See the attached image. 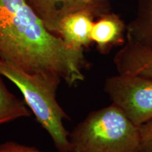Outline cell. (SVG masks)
<instances>
[{"mask_svg": "<svg viewBox=\"0 0 152 152\" xmlns=\"http://www.w3.org/2000/svg\"><path fill=\"white\" fill-rule=\"evenodd\" d=\"M0 59L69 87L84 80L88 66L84 49L70 48L49 31L26 0H0Z\"/></svg>", "mask_w": 152, "mask_h": 152, "instance_id": "obj_1", "label": "cell"}, {"mask_svg": "<svg viewBox=\"0 0 152 152\" xmlns=\"http://www.w3.org/2000/svg\"><path fill=\"white\" fill-rule=\"evenodd\" d=\"M70 152H139L140 127L112 103L90 112L68 134Z\"/></svg>", "mask_w": 152, "mask_h": 152, "instance_id": "obj_2", "label": "cell"}, {"mask_svg": "<svg viewBox=\"0 0 152 152\" xmlns=\"http://www.w3.org/2000/svg\"><path fill=\"white\" fill-rule=\"evenodd\" d=\"M0 74L20 91L25 102L58 152H70L69 132L64 124L68 117L56 99V91L62 80L56 76L28 73L1 59Z\"/></svg>", "mask_w": 152, "mask_h": 152, "instance_id": "obj_3", "label": "cell"}, {"mask_svg": "<svg viewBox=\"0 0 152 152\" xmlns=\"http://www.w3.org/2000/svg\"><path fill=\"white\" fill-rule=\"evenodd\" d=\"M104 90L137 126L152 119V79L118 74L106 80Z\"/></svg>", "mask_w": 152, "mask_h": 152, "instance_id": "obj_4", "label": "cell"}, {"mask_svg": "<svg viewBox=\"0 0 152 152\" xmlns=\"http://www.w3.org/2000/svg\"><path fill=\"white\" fill-rule=\"evenodd\" d=\"M49 31L59 36L61 24L68 15L81 11L100 17L109 13L104 0H26Z\"/></svg>", "mask_w": 152, "mask_h": 152, "instance_id": "obj_5", "label": "cell"}, {"mask_svg": "<svg viewBox=\"0 0 152 152\" xmlns=\"http://www.w3.org/2000/svg\"><path fill=\"white\" fill-rule=\"evenodd\" d=\"M113 63L118 74L152 79V49L126 40L115 54Z\"/></svg>", "mask_w": 152, "mask_h": 152, "instance_id": "obj_6", "label": "cell"}, {"mask_svg": "<svg viewBox=\"0 0 152 152\" xmlns=\"http://www.w3.org/2000/svg\"><path fill=\"white\" fill-rule=\"evenodd\" d=\"M126 30L127 26L120 16L109 12L94 22L91 39L99 52L107 54L113 47L124 44Z\"/></svg>", "mask_w": 152, "mask_h": 152, "instance_id": "obj_7", "label": "cell"}, {"mask_svg": "<svg viewBox=\"0 0 152 152\" xmlns=\"http://www.w3.org/2000/svg\"><path fill=\"white\" fill-rule=\"evenodd\" d=\"M94 16L87 11L68 15L61 24L59 36L68 47L84 49L92 43L91 33Z\"/></svg>", "mask_w": 152, "mask_h": 152, "instance_id": "obj_8", "label": "cell"}, {"mask_svg": "<svg viewBox=\"0 0 152 152\" xmlns=\"http://www.w3.org/2000/svg\"><path fill=\"white\" fill-rule=\"evenodd\" d=\"M126 40L152 49V0H139L137 16L127 26Z\"/></svg>", "mask_w": 152, "mask_h": 152, "instance_id": "obj_9", "label": "cell"}, {"mask_svg": "<svg viewBox=\"0 0 152 152\" xmlns=\"http://www.w3.org/2000/svg\"><path fill=\"white\" fill-rule=\"evenodd\" d=\"M0 74V125L31 115L25 101L20 99L8 90Z\"/></svg>", "mask_w": 152, "mask_h": 152, "instance_id": "obj_10", "label": "cell"}, {"mask_svg": "<svg viewBox=\"0 0 152 152\" xmlns=\"http://www.w3.org/2000/svg\"><path fill=\"white\" fill-rule=\"evenodd\" d=\"M141 143L139 152H152V119L140 126Z\"/></svg>", "mask_w": 152, "mask_h": 152, "instance_id": "obj_11", "label": "cell"}, {"mask_svg": "<svg viewBox=\"0 0 152 152\" xmlns=\"http://www.w3.org/2000/svg\"><path fill=\"white\" fill-rule=\"evenodd\" d=\"M0 152H43L33 146L18 143L15 141H7L0 144Z\"/></svg>", "mask_w": 152, "mask_h": 152, "instance_id": "obj_12", "label": "cell"}]
</instances>
